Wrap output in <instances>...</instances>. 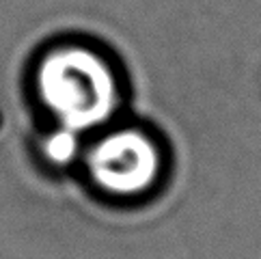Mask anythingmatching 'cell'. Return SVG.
Instances as JSON below:
<instances>
[{
    "label": "cell",
    "mask_w": 261,
    "mask_h": 259,
    "mask_svg": "<svg viewBox=\"0 0 261 259\" xmlns=\"http://www.w3.org/2000/svg\"><path fill=\"white\" fill-rule=\"evenodd\" d=\"M33 87L57 130L80 138L106 127L123 104L121 78L104 52L87 43H59L37 59Z\"/></svg>",
    "instance_id": "obj_1"
},
{
    "label": "cell",
    "mask_w": 261,
    "mask_h": 259,
    "mask_svg": "<svg viewBox=\"0 0 261 259\" xmlns=\"http://www.w3.org/2000/svg\"><path fill=\"white\" fill-rule=\"evenodd\" d=\"M89 182L113 199L149 194L162 177L160 143L141 127H113L91 141L82 156Z\"/></svg>",
    "instance_id": "obj_2"
}]
</instances>
